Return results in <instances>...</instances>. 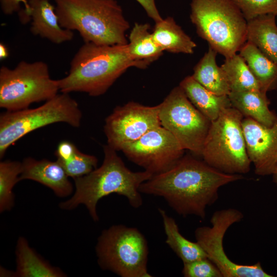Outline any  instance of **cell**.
<instances>
[{"mask_svg": "<svg viewBox=\"0 0 277 277\" xmlns=\"http://www.w3.org/2000/svg\"><path fill=\"white\" fill-rule=\"evenodd\" d=\"M243 179L242 174L222 172L186 155L168 170L143 183L139 191L164 198L179 215L204 219L207 207L217 200L220 188Z\"/></svg>", "mask_w": 277, "mask_h": 277, "instance_id": "6da1fadb", "label": "cell"}, {"mask_svg": "<svg viewBox=\"0 0 277 277\" xmlns=\"http://www.w3.org/2000/svg\"><path fill=\"white\" fill-rule=\"evenodd\" d=\"M102 165L83 176L74 179L75 190L71 197L60 204L63 210H70L84 205L94 222L99 217L96 207L99 200L112 193L126 197L129 204L138 208L143 205L139 191L141 185L153 174L146 170L133 172L125 165L115 150L104 146Z\"/></svg>", "mask_w": 277, "mask_h": 277, "instance_id": "7a4b0ae2", "label": "cell"}, {"mask_svg": "<svg viewBox=\"0 0 277 277\" xmlns=\"http://www.w3.org/2000/svg\"><path fill=\"white\" fill-rule=\"evenodd\" d=\"M69 73L57 80L63 93L85 92L91 96L104 94L130 67L141 69L130 55L127 44L99 45L84 43L73 57Z\"/></svg>", "mask_w": 277, "mask_h": 277, "instance_id": "3957f363", "label": "cell"}, {"mask_svg": "<svg viewBox=\"0 0 277 277\" xmlns=\"http://www.w3.org/2000/svg\"><path fill=\"white\" fill-rule=\"evenodd\" d=\"M61 26L77 31L84 43L126 45L130 27L116 0H55Z\"/></svg>", "mask_w": 277, "mask_h": 277, "instance_id": "277c9868", "label": "cell"}, {"mask_svg": "<svg viewBox=\"0 0 277 277\" xmlns=\"http://www.w3.org/2000/svg\"><path fill=\"white\" fill-rule=\"evenodd\" d=\"M190 18L198 35L225 58L247 42V21L231 0H191Z\"/></svg>", "mask_w": 277, "mask_h": 277, "instance_id": "5b68a950", "label": "cell"}, {"mask_svg": "<svg viewBox=\"0 0 277 277\" xmlns=\"http://www.w3.org/2000/svg\"><path fill=\"white\" fill-rule=\"evenodd\" d=\"M243 115L231 107L211 122L201 157L211 167L225 173L242 174L250 170L242 128Z\"/></svg>", "mask_w": 277, "mask_h": 277, "instance_id": "8992f818", "label": "cell"}, {"mask_svg": "<svg viewBox=\"0 0 277 277\" xmlns=\"http://www.w3.org/2000/svg\"><path fill=\"white\" fill-rule=\"evenodd\" d=\"M82 117L76 101L63 92L37 108L3 112L0 115V157L10 146L34 130L60 122L79 127Z\"/></svg>", "mask_w": 277, "mask_h": 277, "instance_id": "52a82bcc", "label": "cell"}, {"mask_svg": "<svg viewBox=\"0 0 277 277\" xmlns=\"http://www.w3.org/2000/svg\"><path fill=\"white\" fill-rule=\"evenodd\" d=\"M95 251L98 264L104 270L121 277L152 276L147 269V242L136 228L115 225L104 230Z\"/></svg>", "mask_w": 277, "mask_h": 277, "instance_id": "ba28073f", "label": "cell"}, {"mask_svg": "<svg viewBox=\"0 0 277 277\" xmlns=\"http://www.w3.org/2000/svg\"><path fill=\"white\" fill-rule=\"evenodd\" d=\"M57 80L50 77L43 61H21L13 69H0V107L8 111L28 108L33 103L46 101L57 94Z\"/></svg>", "mask_w": 277, "mask_h": 277, "instance_id": "9c48e42d", "label": "cell"}, {"mask_svg": "<svg viewBox=\"0 0 277 277\" xmlns=\"http://www.w3.org/2000/svg\"><path fill=\"white\" fill-rule=\"evenodd\" d=\"M159 105L161 126L185 150L201 156L211 121L192 104L180 86L172 89Z\"/></svg>", "mask_w": 277, "mask_h": 277, "instance_id": "30bf717a", "label": "cell"}, {"mask_svg": "<svg viewBox=\"0 0 277 277\" xmlns=\"http://www.w3.org/2000/svg\"><path fill=\"white\" fill-rule=\"evenodd\" d=\"M244 217L241 211L227 208L215 211L211 219V226H201L194 232L196 242L205 252L207 258L219 269L223 277H272L266 272L261 263L241 265L233 262L227 256L223 248V239L228 229Z\"/></svg>", "mask_w": 277, "mask_h": 277, "instance_id": "8fae6325", "label": "cell"}, {"mask_svg": "<svg viewBox=\"0 0 277 277\" xmlns=\"http://www.w3.org/2000/svg\"><path fill=\"white\" fill-rule=\"evenodd\" d=\"M161 126L159 105L148 106L129 102L116 106L106 117L104 132L107 145L121 151L126 145Z\"/></svg>", "mask_w": 277, "mask_h": 277, "instance_id": "7c38bea8", "label": "cell"}, {"mask_svg": "<svg viewBox=\"0 0 277 277\" xmlns=\"http://www.w3.org/2000/svg\"><path fill=\"white\" fill-rule=\"evenodd\" d=\"M121 151L130 161L154 175L171 168L184 155L185 149L161 126L126 145Z\"/></svg>", "mask_w": 277, "mask_h": 277, "instance_id": "4fadbf2b", "label": "cell"}, {"mask_svg": "<svg viewBox=\"0 0 277 277\" xmlns=\"http://www.w3.org/2000/svg\"><path fill=\"white\" fill-rule=\"evenodd\" d=\"M242 128L248 155L255 174L271 175L277 165V117L271 126L244 117Z\"/></svg>", "mask_w": 277, "mask_h": 277, "instance_id": "5bb4252c", "label": "cell"}, {"mask_svg": "<svg viewBox=\"0 0 277 277\" xmlns=\"http://www.w3.org/2000/svg\"><path fill=\"white\" fill-rule=\"evenodd\" d=\"M22 163L19 181L30 180L51 189L58 197L70 195L73 186L62 165L56 160L47 159L37 160L29 157Z\"/></svg>", "mask_w": 277, "mask_h": 277, "instance_id": "9a60e30c", "label": "cell"}, {"mask_svg": "<svg viewBox=\"0 0 277 277\" xmlns=\"http://www.w3.org/2000/svg\"><path fill=\"white\" fill-rule=\"evenodd\" d=\"M30 7V32L56 44L71 41L73 31L60 24L55 7L49 0H29Z\"/></svg>", "mask_w": 277, "mask_h": 277, "instance_id": "2e32d148", "label": "cell"}, {"mask_svg": "<svg viewBox=\"0 0 277 277\" xmlns=\"http://www.w3.org/2000/svg\"><path fill=\"white\" fill-rule=\"evenodd\" d=\"M228 96L231 107L244 117L251 118L266 126H272L276 119L277 115L269 108L267 93L262 90L230 92Z\"/></svg>", "mask_w": 277, "mask_h": 277, "instance_id": "e0dca14e", "label": "cell"}, {"mask_svg": "<svg viewBox=\"0 0 277 277\" xmlns=\"http://www.w3.org/2000/svg\"><path fill=\"white\" fill-rule=\"evenodd\" d=\"M179 86L192 104L211 122L216 119L224 110L231 107L228 95L212 93L192 75L185 77Z\"/></svg>", "mask_w": 277, "mask_h": 277, "instance_id": "ac0fdd59", "label": "cell"}, {"mask_svg": "<svg viewBox=\"0 0 277 277\" xmlns=\"http://www.w3.org/2000/svg\"><path fill=\"white\" fill-rule=\"evenodd\" d=\"M16 269L13 276L63 277L66 274L61 269L52 266L42 258L31 247L27 240L19 237L16 244Z\"/></svg>", "mask_w": 277, "mask_h": 277, "instance_id": "d6986e66", "label": "cell"}, {"mask_svg": "<svg viewBox=\"0 0 277 277\" xmlns=\"http://www.w3.org/2000/svg\"><path fill=\"white\" fill-rule=\"evenodd\" d=\"M276 15H261L247 21V41L277 65Z\"/></svg>", "mask_w": 277, "mask_h": 277, "instance_id": "ffe728a7", "label": "cell"}, {"mask_svg": "<svg viewBox=\"0 0 277 277\" xmlns=\"http://www.w3.org/2000/svg\"><path fill=\"white\" fill-rule=\"evenodd\" d=\"M152 33L156 43L164 51L191 54L196 47L195 43L171 16L155 23Z\"/></svg>", "mask_w": 277, "mask_h": 277, "instance_id": "44dd1931", "label": "cell"}, {"mask_svg": "<svg viewBox=\"0 0 277 277\" xmlns=\"http://www.w3.org/2000/svg\"><path fill=\"white\" fill-rule=\"evenodd\" d=\"M150 26L147 23H135L131 30L127 44L132 58L145 69L161 56L164 52L154 40Z\"/></svg>", "mask_w": 277, "mask_h": 277, "instance_id": "7402d4cb", "label": "cell"}, {"mask_svg": "<svg viewBox=\"0 0 277 277\" xmlns=\"http://www.w3.org/2000/svg\"><path fill=\"white\" fill-rule=\"evenodd\" d=\"M256 78L261 90L267 93L277 89V65L255 45L246 42L239 51Z\"/></svg>", "mask_w": 277, "mask_h": 277, "instance_id": "603a6c76", "label": "cell"}, {"mask_svg": "<svg viewBox=\"0 0 277 277\" xmlns=\"http://www.w3.org/2000/svg\"><path fill=\"white\" fill-rule=\"evenodd\" d=\"M217 52L210 47L193 68L192 76L201 85L219 95H228L230 90L225 72L216 62Z\"/></svg>", "mask_w": 277, "mask_h": 277, "instance_id": "cb8c5ba5", "label": "cell"}, {"mask_svg": "<svg viewBox=\"0 0 277 277\" xmlns=\"http://www.w3.org/2000/svg\"><path fill=\"white\" fill-rule=\"evenodd\" d=\"M166 236V243L183 263L207 258L196 242H192L182 235L178 225L172 217L163 209L159 208Z\"/></svg>", "mask_w": 277, "mask_h": 277, "instance_id": "d4e9b609", "label": "cell"}, {"mask_svg": "<svg viewBox=\"0 0 277 277\" xmlns=\"http://www.w3.org/2000/svg\"><path fill=\"white\" fill-rule=\"evenodd\" d=\"M221 67L226 75L230 92L262 90L246 62L239 54L225 58Z\"/></svg>", "mask_w": 277, "mask_h": 277, "instance_id": "484cf974", "label": "cell"}, {"mask_svg": "<svg viewBox=\"0 0 277 277\" xmlns=\"http://www.w3.org/2000/svg\"><path fill=\"white\" fill-rule=\"evenodd\" d=\"M22 163L6 160L0 163V212L10 210L14 204L12 190L19 181Z\"/></svg>", "mask_w": 277, "mask_h": 277, "instance_id": "4316f807", "label": "cell"}, {"mask_svg": "<svg viewBox=\"0 0 277 277\" xmlns=\"http://www.w3.org/2000/svg\"><path fill=\"white\" fill-rule=\"evenodd\" d=\"M58 162L68 176L75 179L85 175L96 168L98 160L94 155L84 153L77 149L70 159Z\"/></svg>", "mask_w": 277, "mask_h": 277, "instance_id": "83f0119b", "label": "cell"}, {"mask_svg": "<svg viewBox=\"0 0 277 277\" xmlns=\"http://www.w3.org/2000/svg\"><path fill=\"white\" fill-rule=\"evenodd\" d=\"M240 9L247 21L258 16L277 15V0H231Z\"/></svg>", "mask_w": 277, "mask_h": 277, "instance_id": "f1b7e54d", "label": "cell"}, {"mask_svg": "<svg viewBox=\"0 0 277 277\" xmlns=\"http://www.w3.org/2000/svg\"><path fill=\"white\" fill-rule=\"evenodd\" d=\"M182 272L185 277H223L219 269L207 258L183 263Z\"/></svg>", "mask_w": 277, "mask_h": 277, "instance_id": "f546056e", "label": "cell"}, {"mask_svg": "<svg viewBox=\"0 0 277 277\" xmlns=\"http://www.w3.org/2000/svg\"><path fill=\"white\" fill-rule=\"evenodd\" d=\"M1 8L5 15L19 12V19L25 24L30 21V7L27 0H0Z\"/></svg>", "mask_w": 277, "mask_h": 277, "instance_id": "4dcf8cb0", "label": "cell"}, {"mask_svg": "<svg viewBox=\"0 0 277 277\" xmlns=\"http://www.w3.org/2000/svg\"><path fill=\"white\" fill-rule=\"evenodd\" d=\"M77 149L75 145L69 141L61 142L55 151L57 161L62 162L68 160L74 154Z\"/></svg>", "mask_w": 277, "mask_h": 277, "instance_id": "1f68e13d", "label": "cell"}, {"mask_svg": "<svg viewBox=\"0 0 277 277\" xmlns=\"http://www.w3.org/2000/svg\"><path fill=\"white\" fill-rule=\"evenodd\" d=\"M143 8L148 16L156 23L163 18L156 7L155 0H135Z\"/></svg>", "mask_w": 277, "mask_h": 277, "instance_id": "d6a6232c", "label": "cell"}, {"mask_svg": "<svg viewBox=\"0 0 277 277\" xmlns=\"http://www.w3.org/2000/svg\"><path fill=\"white\" fill-rule=\"evenodd\" d=\"M8 56V50L7 47L3 44H0V58L4 60Z\"/></svg>", "mask_w": 277, "mask_h": 277, "instance_id": "836d02e7", "label": "cell"}, {"mask_svg": "<svg viewBox=\"0 0 277 277\" xmlns=\"http://www.w3.org/2000/svg\"><path fill=\"white\" fill-rule=\"evenodd\" d=\"M273 182L277 185V165L276 166L272 174Z\"/></svg>", "mask_w": 277, "mask_h": 277, "instance_id": "e575fe53", "label": "cell"}]
</instances>
